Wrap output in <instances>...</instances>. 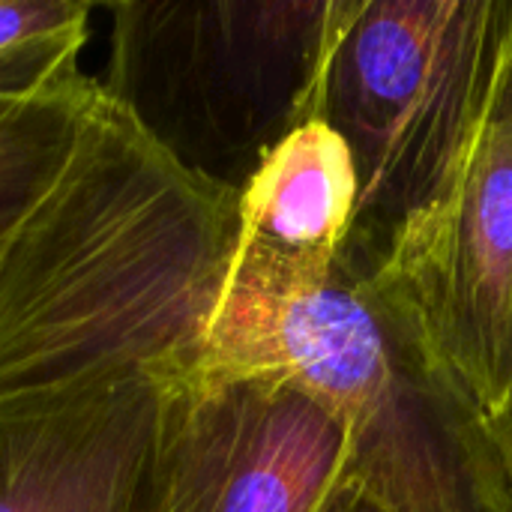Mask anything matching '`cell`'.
<instances>
[{"label":"cell","mask_w":512,"mask_h":512,"mask_svg":"<svg viewBox=\"0 0 512 512\" xmlns=\"http://www.w3.org/2000/svg\"><path fill=\"white\" fill-rule=\"evenodd\" d=\"M237 237V195L186 174L96 87L0 246V411L201 381Z\"/></svg>","instance_id":"6da1fadb"},{"label":"cell","mask_w":512,"mask_h":512,"mask_svg":"<svg viewBox=\"0 0 512 512\" xmlns=\"http://www.w3.org/2000/svg\"><path fill=\"white\" fill-rule=\"evenodd\" d=\"M213 375H279L345 423L348 480L387 512H512L489 414L384 264H288L237 240Z\"/></svg>","instance_id":"7a4b0ae2"},{"label":"cell","mask_w":512,"mask_h":512,"mask_svg":"<svg viewBox=\"0 0 512 512\" xmlns=\"http://www.w3.org/2000/svg\"><path fill=\"white\" fill-rule=\"evenodd\" d=\"M512 36V0H342L315 120L351 150L348 246L387 264L456 186Z\"/></svg>","instance_id":"3957f363"},{"label":"cell","mask_w":512,"mask_h":512,"mask_svg":"<svg viewBox=\"0 0 512 512\" xmlns=\"http://www.w3.org/2000/svg\"><path fill=\"white\" fill-rule=\"evenodd\" d=\"M342 0H123L99 87L186 174L240 195L315 120Z\"/></svg>","instance_id":"277c9868"},{"label":"cell","mask_w":512,"mask_h":512,"mask_svg":"<svg viewBox=\"0 0 512 512\" xmlns=\"http://www.w3.org/2000/svg\"><path fill=\"white\" fill-rule=\"evenodd\" d=\"M486 414L512 390V36L450 195L384 264Z\"/></svg>","instance_id":"5b68a950"},{"label":"cell","mask_w":512,"mask_h":512,"mask_svg":"<svg viewBox=\"0 0 512 512\" xmlns=\"http://www.w3.org/2000/svg\"><path fill=\"white\" fill-rule=\"evenodd\" d=\"M345 474V423L279 375H213L177 390L174 512H315Z\"/></svg>","instance_id":"8992f818"},{"label":"cell","mask_w":512,"mask_h":512,"mask_svg":"<svg viewBox=\"0 0 512 512\" xmlns=\"http://www.w3.org/2000/svg\"><path fill=\"white\" fill-rule=\"evenodd\" d=\"M177 390L123 381L0 411V512H174Z\"/></svg>","instance_id":"52a82bcc"},{"label":"cell","mask_w":512,"mask_h":512,"mask_svg":"<svg viewBox=\"0 0 512 512\" xmlns=\"http://www.w3.org/2000/svg\"><path fill=\"white\" fill-rule=\"evenodd\" d=\"M354 216V159L324 120L285 135L237 195L240 246L291 264L333 261Z\"/></svg>","instance_id":"ba28073f"},{"label":"cell","mask_w":512,"mask_h":512,"mask_svg":"<svg viewBox=\"0 0 512 512\" xmlns=\"http://www.w3.org/2000/svg\"><path fill=\"white\" fill-rule=\"evenodd\" d=\"M99 81L39 96L0 99V246L69 153Z\"/></svg>","instance_id":"9c48e42d"},{"label":"cell","mask_w":512,"mask_h":512,"mask_svg":"<svg viewBox=\"0 0 512 512\" xmlns=\"http://www.w3.org/2000/svg\"><path fill=\"white\" fill-rule=\"evenodd\" d=\"M90 3L0 0V99H39L84 81Z\"/></svg>","instance_id":"30bf717a"},{"label":"cell","mask_w":512,"mask_h":512,"mask_svg":"<svg viewBox=\"0 0 512 512\" xmlns=\"http://www.w3.org/2000/svg\"><path fill=\"white\" fill-rule=\"evenodd\" d=\"M315 512H387L363 486H357L354 480H348V477H342L333 489H330V495L318 504V510Z\"/></svg>","instance_id":"8fae6325"},{"label":"cell","mask_w":512,"mask_h":512,"mask_svg":"<svg viewBox=\"0 0 512 512\" xmlns=\"http://www.w3.org/2000/svg\"><path fill=\"white\" fill-rule=\"evenodd\" d=\"M489 426H492V438L498 444V453L504 459V468H507L512 486V390L510 396L489 414Z\"/></svg>","instance_id":"7c38bea8"}]
</instances>
